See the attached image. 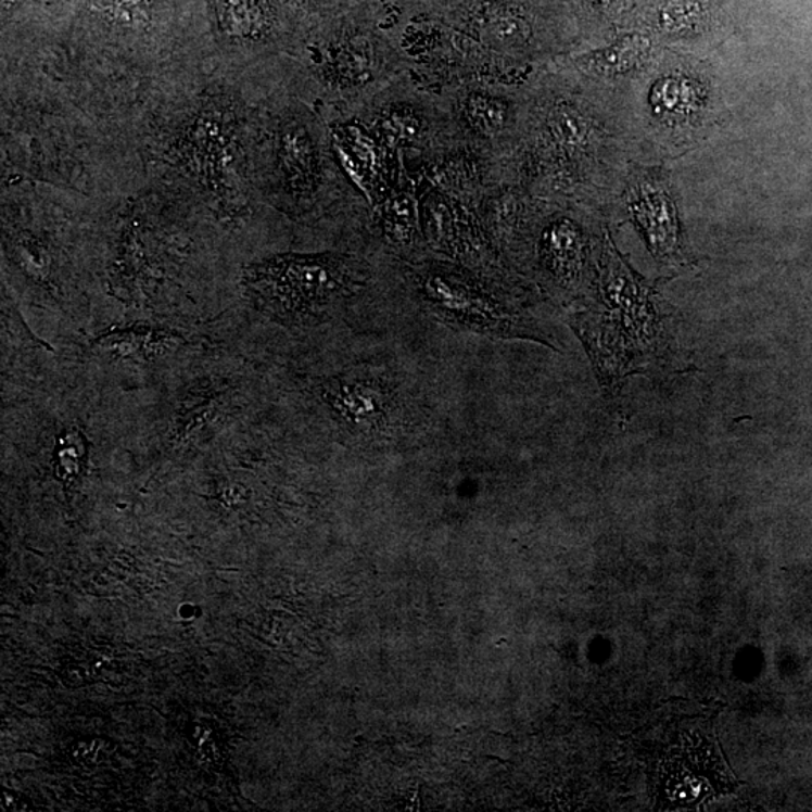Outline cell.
Listing matches in <instances>:
<instances>
[{
	"instance_id": "3",
	"label": "cell",
	"mask_w": 812,
	"mask_h": 812,
	"mask_svg": "<svg viewBox=\"0 0 812 812\" xmlns=\"http://www.w3.org/2000/svg\"><path fill=\"white\" fill-rule=\"evenodd\" d=\"M2 181L49 183L104 201L147 174L135 128L93 112L29 62L0 68Z\"/></svg>"
},
{
	"instance_id": "5",
	"label": "cell",
	"mask_w": 812,
	"mask_h": 812,
	"mask_svg": "<svg viewBox=\"0 0 812 812\" xmlns=\"http://www.w3.org/2000/svg\"><path fill=\"white\" fill-rule=\"evenodd\" d=\"M233 284L250 306L289 327L330 318L358 295L357 265L335 253H275L236 263Z\"/></svg>"
},
{
	"instance_id": "7",
	"label": "cell",
	"mask_w": 812,
	"mask_h": 812,
	"mask_svg": "<svg viewBox=\"0 0 812 812\" xmlns=\"http://www.w3.org/2000/svg\"><path fill=\"white\" fill-rule=\"evenodd\" d=\"M328 416L363 446H397L408 436L416 409L392 378L375 370H346L316 385Z\"/></svg>"
},
{
	"instance_id": "1",
	"label": "cell",
	"mask_w": 812,
	"mask_h": 812,
	"mask_svg": "<svg viewBox=\"0 0 812 812\" xmlns=\"http://www.w3.org/2000/svg\"><path fill=\"white\" fill-rule=\"evenodd\" d=\"M11 60L132 124L163 88L208 64L205 0H54Z\"/></svg>"
},
{
	"instance_id": "15",
	"label": "cell",
	"mask_w": 812,
	"mask_h": 812,
	"mask_svg": "<svg viewBox=\"0 0 812 812\" xmlns=\"http://www.w3.org/2000/svg\"><path fill=\"white\" fill-rule=\"evenodd\" d=\"M470 113L472 119L478 123V127L483 128V130H497L502 127L503 116H505L499 103L482 99V97L471 101Z\"/></svg>"
},
{
	"instance_id": "12",
	"label": "cell",
	"mask_w": 812,
	"mask_h": 812,
	"mask_svg": "<svg viewBox=\"0 0 812 812\" xmlns=\"http://www.w3.org/2000/svg\"><path fill=\"white\" fill-rule=\"evenodd\" d=\"M650 41L639 35L623 38L596 56L589 58V68L599 73H624L635 68L649 54Z\"/></svg>"
},
{
	"instance_id": "11",
	"label": "cell",
	"mask_w": 812,
	"mask_h": 812,
	"mask_svg": "<svg viewBox=\"0 0 812 812\" xmlns=\"http://www.w3.org/2000/svg\"><path fill=\"white\" fill-rule=\"evenodd\" d=\"M179 343L181 338L172 331L131 327L105 333L93 345L112 360L151 363L175 351Z\"/></svg>"
},
{
	"instance_id": "8",
	"label": "cell",
	"mask_w": 812,
	"mask_h": 812,
	"mask_svg": "<svg viewBox=\"0 0 812 812\" xmlns=\"http://www.w3.org/2000/svg\"><path fill=\"white\" fill-rule=\"evenodd\" d=\"M421 302L440 321L495 339L550 343L536 323L510 300L466 272L429 267L417 276Z\"/></svg>"
},
{
	"instance_id": "14",
	"label": "cell",
	"mask_w": 812,
	"mask_h": 812,
	"mask_svg": "<svg viewBox=\"0 0 812 812\" xmlns=\"http://www.w3.org/2000/svg\"><path fill=\"white\" fill-rule=\"evenodd\" d=\"M656 99H658L659 107L667 112H678L683 109H688L693 103L694 96L693 91L688 88V85L683 84L678 80H667L659 86L658 92H656Z\"/></svg>"
},
{
	"instance_id": "13",
	"label": "cell",
	"mask_w": 812,
	"mask_h": 812,
	"mask_svg": "<svg viewBox=\"0 0 812 812\" xmlns=\"http://www.w3.org/2000/svg\"><path fill=\"white\" fill-rule=\"evenodd\" d=\"M580 252V237L569 225H560L553 229L548 238V253L554 267L566 271L573 267Z\"/></svg>"
},
{
	"instance_id": "9",
	"label": "cell",
	"mask_w": 812,
	"mask_h": 812,
	"mask_svg": "<svg viewBox=\"0 0 812 812\" xmlns=\"http://www.w3.org/2000/svg\"><path fill=\"white\" fill-rule=\"evenodd\" d=\"M667 759L662 766V783L671 802L693 805L713 792L732 788L720 759L702 739L686 740Z\"/></svg>"
},
{
	"instance_id": "16",
	"label": "cell",
	"mask_w": 812,
	"mask_h": 812,
	"mask_svg": "<svg viewBox=\"0 0 812 812\" xmlns=\"http://www.w3.org/2000/svg\"><path fill=\"white\" fill-rule=\"evenodd\" d=\"M553 130L561 142L569 144L583 142L585 135H587V127H585L583 120L569 112L558 113L556 118L553 119Z\"/></svg>"
},
{
	"instance_id": "4",
	"label": "cell",
	"mask_w": 812,
	"mask_h": 812,
	"mask_svg": "<svg viewBox=\"0 0 812 812\" xmlns=\"http://www.w3.org/2000/svg\"><path fill=\"white\" fill-rule=\"evenodd\" d=\"M306 97L287 81L261 101L255 151L256 187L265 208L295 218L314 217L333 199L321 123Z\"/></svg>"
},
{
	"instance_id": "10",
	"label": "cell",
	"mask_w": 812,
	"mask_h": 812,
	"mask_svg": "<svg viewBox=\"0 0 812 812\" xmlns=\"http://www.w3.org/2000/svg\"><path fill=\"white\" fill-rule=\"evenodd\" d=\"M631 210L649 238L650 248L656 255L671 261L681 257L674 202L661 181L649 179L635 186L631 194Z\"/></svg>"
},
{
	"instance_id": "6",
	"label": "cell",
	"mask_w": 812,
	"mask_h": 812,
	"mask_svg": "<svg viewBox=\"0 0 812 812\" xmlns=\"http://www.w3.org/2000/svg\"><path fill=\"white\" fill-rule=\"evenodd\" d=\"M614 245L605 252L604 312L575 315L573 330L587 347L604 385H614L651 353L656 339L650 291L622 263Z\"/></svg>"
},
{
	"instance_id": "2",
	"label": "cell",
	"mask_w": 812,
	"mask_h": 812,
	"mask_svg": "<svg viewBox=\"0 0 812 812\" xmlns=\"http://www.w3.org/2000/svg\"><path fill=\"white\" fill-rule=\"evenodd\" d=\"M269 85L208 62L163 88L136 123L144 174L191 194L233 244L267 224L255 151L261 101Z\"/></svg>"
}]
</instances>
